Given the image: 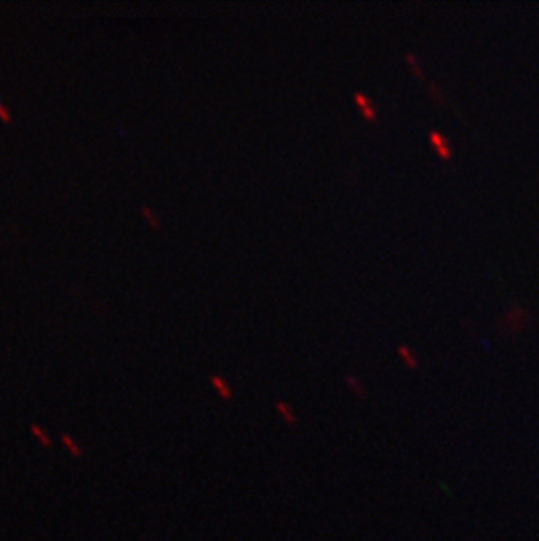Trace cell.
<instances>
[{"mask_svg":"<svg viewBox=\"0 0 539 541\" xmlns=\"http://www.w3.org/2000/svg\"><path fill=\"white\" fill-rule=\"evenodd\" d=\"M210 385L214 387V391L217 392V396L222 401H231L233 399V387L229 385V382L221 375H210Z\"/></svg>","mask_w":539,"mask_h":541,"instance_id":"cell-3","label":"cell"},{"mask_svg":"<svg viewBox=\"0 0 539 541\" xmlns=\"http://www.w3.org/2000/svg\"><path fill=\"white\" fill-rule=\"evenodd\" d=\"M0 121L5 123V125H9V123L12 121L11 111H9V107H7V105H4V104H0Z\"/></svg>","mask_w":539,"mask_h":541,"instance_id":"cell-13","label":"cell"},{"mask_svg":"<svg viewBox=\"0 0 539 541\" xmlns=\"http://www.w3.org/2000/svg\"><path fill=\"white\" fill-rule=\"evenodd\" d=\"M427 140L441 160L448 162V160L454 158V149H452V146H450V140L446 139L443 132H439V130H431L427 135Z\"/></svg>","mask_w":539,"mask_h":541,"instance_id":"cell-2","label":"cell"},{"mask_svg":"<svg viewBox=\"0 0 539 541\" xmlns=\"http://www.w3.org/2000/svg\"><path fill=\"white\" fill-rule=\"evenodd\" d=\"M275 410H277V413H279L280 419H282L289 427H294L298 424L296 413H294L293 406H291L287 401H280V399H279V401H275Z\"/></svg>","mask_w":539,"mask_h":541,"instance_id":"cell-4","label":"cell"},{"mask_svg":"<svg viewBox=\"0 0 539 541\" xmlns=\"http://www.w3.org/2000/svg\"><path fill=\"white\" fill-rule=\"evenodd\" d=\"M30 433H32L33 438L39 441L40 447L53 448V440H51V436L47 434V431L44 429V427H40L39 424H32V426H30Z\"/></svg>","mask_w":539,"mask_h":541,"instance_id":"cell-8","label":"cell"},{"mask_svg":"<svg viewBox=\"0 0 539 541\" xmlns=\"http://www.w3.org/2000/svg\"><path fill=\"white\" fill-rule=\"evenodd\" d=\"M345 383H347V387L350 389V392H352L356 398H359V399L368 398V392H366L364 385H362V382L357 378L356 375H352V373H347V375H345Z\"/></svg>","mask_w":539,"mask_h":541,"instance_id":"cell-6","label":"cell"},{"mask_svg":"<svg viewBox=\"0 0 539 541\" xmlns=\"http://www.w3.org/2000/svg\"><path fill=\"white\" fill-rule=\"evenodd\" d=\"M142 215L147 219V222H149V226L154 229V231H158V229L161 228L160 221H158V219L154 217V214H153V212H151V208H149V207H146V205H144V207H142Z\"/></svg>","mask_w":539,"mask_h":541,"instance_id":"cell-12","label":"cell"},{"mask_svg":"<svg viewBox=\"0 0 539 541\" xmlns=\"http://www.w3.org/2000/svg\"><path fill=\"white\" fill-rule=\"evenodd\" d=\"M404 60H406V63L411 67V72H413V74L417 75L418 79H424L425 75H424V72H422L420 65H418V61H417V56H415V53H411V51H406V53H404Z\"/></svg>","mask_w":539,"mask_h":541,"instance_id":"cell-9","label":"cell"},{"mask_svg":"<svg viewBox=\"0 0 539 541\" xmlns=\"http://www.w3.org/2000/svg\"><path fill=\"white\" fill-rule=\"evenodd\" d=\"M532 321L531 312L527 310V307L515 303L510 307V310L504 312V316L497 321V326L501 330L508 331V333H518V331L525 330L529 326V323Z\"/></svg>","mask_w":539,"mask_h":541,"instance_id":"cell-1","label":"cell"},{"mask_svg":"<svg viewBox=\"0 0 539 541\" xmlns=\"http://www.w3.org/2000/svg\"><path fill=\"white\" fill-rule=\"evenodd\" d=\"M429 93H431V97L436 100V104H439V105H445V104H446L445 93H443V90L439 88V84L434 83V81H431V83H429Z\"/></svg>","mask_w":539,"mask_h":541,"instance_id":"cell-11","label":"cell"},{"mask_svg":"<svg viewBox=\"0 0 539 541\" xmlns=\"http://www.w3.org/2000/svg\"><path fill=\"white\" fill-rule=\"evenodd\" d=\"M354 102L359 105V109H361V111H364V109H369V107H373V105H375V104H373V100L364 93V91H356V93H354Z\"/></svg>","mask_w":539,"mask_h":541,"instance_id":"cell-10","label":"cell"},{"mask_svg":"<svg viewBox=\"0 0 539 541\" xmlns=\"http://www.w3.org/2000/svg\"><path fill=\"white\" fill-rule=\"evenodd\" d=\"M61 443H63V447L67 448V452L72 455V457H75V459L82 457V447L79 445V441L75 440V438H72L68 433L61 434Z\"/></svg>","mask_w":539,"mask_h":541,"instance_id":"cell-7","label":"cell"},{"mask_svg":"<svg viewBox=\"0 0 539 541\" xmlns=\"http://www.w3.org/2000/svg\"><path fill=\"white\" fill-rule=\"evenodd\" d=\"M397 354H399V358L403 359L404 366L410 369H418V358L417 354H415V351L410 347V345L406 344H401L397 345Z\"/></svg>","mask_w":539,"mask_h":541,"instance_id":"cell-5","label":"cell"}]
</instances>
